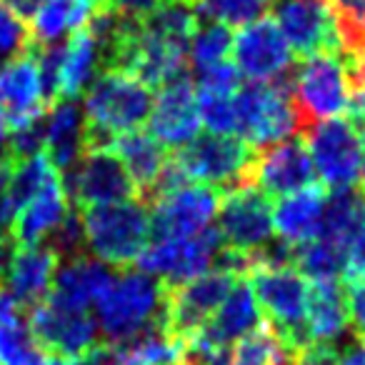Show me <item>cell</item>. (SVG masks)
I'll list each match as a JSON object with an SVG mask.
<instances>
[{"label":"cell","instance_id":"obj_1","mask_svg":"<svg viewBox=\"0 0 365 365\" xmlns=\"http://www.w3.org/2000/svg\"><path fill=\"white\" fill-rule=\"evenodd\" d=\"M188 180L215 190L220 198L255 188V170H258V148L245 143L238 135H205L193 138L173 153Z\"/></svg>","mask_w":365,"mask_h":365},{"label":"cell","instance_id":"obj_2","mask_svg":"<svg viewBox=\"0 0 365 365\" xmlns=\"http://www.w3.org/2000/svg\"><path fill=\"white\" fill-rule=\"evenodd\" d=\"M88 250L115 270H130L150 245V210L140 200L78 210Z\"/></svg>","mask_w":365,"mask_h":365},{"label":"cell","instance_id":"obj_3","mask_svg":"<svg viewBox=\"0 0 365 365\" xmlns=\"http://www.w3.org/2000/svg\"><path fill=\"white\" fill-rule=\"evenodd\" d=\"M255 303L263 315V323L270 325L290 348L303 353L310 345L305 310H308V278L295 268H260L253 265L245 275Z\"/></svg>","mask_w":365,"mask_h":365},{"label":"cell","instance_id":"obj_4","mask_svg":"<svg viewBox=\"0 0 365 365\" xmlns=\"http://www.w3.org/2000/svg\"><path fill=\"white\" fill-rule=\"evenodd\" d=\"M295 135L305 138L318 123L330 120L348 106V76L340 56H313L295 66L288 93Z\"/></svg>","mask_w":365,"mask_h":365},{"label":"cell","instance_id":"obj_5","mask_svg":"<svg viewBox=\"0 0 365 365\" xmlns=\"http://www.w3.org/2000/svg\"><path fill=\"white\" fill-rule=\"evenodd\" d=\"M163 318V288L140 270H120L113 288L98 303V328L106 343L120 345Z\"/></svg>","mask_w":365,"mask_h":365},{"label":"cell","instance_id":"obj_6","mask_svg":"<svg viewBox=\"0 0 365 365\" xmlns=\"http://www.w3.org/2000/svg\"><path fill=\"white\" fill-rule=\"evenodd\" d=\"M238 280L240 278L235 273L215 268L180 285H170V288L160 285L163 330L185 348V343H190L203 330V325L228 298V293Z\"/></svg>","mask_w":365,"mask_h":365},{"label":"cell","instance_id":"obj_7","mask_svg":"<svg viewBox=\"0 0 365 365\" xmlns=\"http://www.w3.org/2000/svg\"><path fill=\"white\" fill-rule=\"evenodd\" d=\"M150 110L153 91L123 73H101L86 93V120L110 135L140 130Z\"/></svg>","mask_w":365,"mask_h":365},{"label":"cell","instance_id":"obj_8","mask_svg":"<svg viewBox=\"0 0 365 365\" xmlns=\"http://www.w3.org/2000/svg\"><path fill=\"white\" fill-rule=\"evenodd\" d=\"M61 182L76 210L140 200L125 165L110 148L83 153L81 165L63 173Z\"/></svg>","mask_w":365,"mask_h":365},{"label":"cell","instance_id":"obj_9","mask_svg":"<svg viewBox=\"0 0 365 365\" xmlns=\"http://www.w3.org/2000/svg\"><path fill=\"white\" fill-rule=\"evenodd\" d=\"M273 21L290 53L300 61L340 56V38L330 0H273Z\"/></svg>","mask_w":365,"mask_h":365},{"label":"cell","instance_id":"obj_10","mask_svg":"<svg viewBox=\"0 0 365 365\" xmlns=\"http://www.w3.org/2000/svg\"><path fill=\"white\" fill-rule=\"evenodd\" d=\"M28 333L43 355H58L68 360H83L98 340V320L91 310H68L43 300L26 315Z\"/></svg>","mask_w":365,"mask_h":365},{"label":"cell","instance_id":"obj_11","mask_svg":"<svg viewBox=\"0 0 365 365\" xmlns=\"http://www.w3.org/2000/svg\"><path fill=\"white\" fill-rule=\"evenodd\" d=\"M223 248L218 228H205L200 233L182 240H163L150 243L145 253L138 260V270L150 278H155L160 285H180L185 280H193L198 275L208 273L210 263H215V255Z\"/></svg>","mask_w":365,"mask_h":365},{"label":"cell","instance_id":"obj_12","mask_svg":"<svg viewBox=\"0 0 365 365\" xmlns=\"http://www.w3.org/2000/svg\"><path fill=\"white\" fill-rule=\"evenodd\" d=\"M235 130L253 148H265L295 135V118L288 98L275 93L270 83H240L233 96Z\"/></svg>","mask_w":365,"mask_h":365},{"label":"cell","instance_id":"obj_13","mask_svg":"<svg viewBox=\"0 0 365 365\" xmlns=\"http://www.w3.org/2000/svg\"><path fill=\"white\" fill-rule=\"evenodd\" d=\"M303 140L325 188H355L363 165V140L348 120L318 123Z\"/></svg>","mask_w":365,"mask_h":365},{"label":"cell","instance_id":"obj_14","mask_svg":"<svg viewBox=\"0 0 365 365\" xmlns=\"http://www.w3.org/2000/svg\"><path fill=\"white\" fill-rule=\"evenodd\" d=\"M218 233L223 248L238 255H250L273 240V208L270 198L258 188H245L220 198Z\"/></svg>","mask_w":365,"mask_h":365},{"label":"cell","instance_id":"obj_15","mask_svg":"<svg viewBox=\"0 0 365 365\" xmlns=\"http://www.w3.org/2000/svg\"><path fill=\"white\" fill-rule=\"evenodd\" d=\"M220 208V195L215 190L188 182L158 200L150 210V243L182 240L208 228Z\"/></svg>","mask_w":365,"mask_h":365},{"label":"cell","instance_id":"obj_16","mask_svg":"<svg viewBox=\"0 0 365 365\" xmlns=\"http://www.w3.org/2000/svg\"><path fill=\"white\" fill-rule=\"evenodd\" d=\"M230 58L240 76L258 83L273 81L293 66V53L275 26L273 16H265L240 28L233 38Z\"/></svg>","mask_w":365,"mask_h":365},{"label":"cell","instance_id":"obj_17","mask_svg":"<svg viewBox=\"0 0 365 365\" xmlns=\"http://www.w3.org/2000/svg\"><path fill=\"white\" fill-rule=\"evenodd\" d=\"M315 182H320L318 173H315L308 145L300 135L258 148L255 188L263 190L270 200L293 195L298 190L315 185Z\"/></svg>","mask_w":365,"mask_h":365},{"label":"cell","instance_id":"obj_18","mask_svg":"<svg viewBox=\"0 0 365 365\" xmlns=\"http://www.w3.org/2000/svg\"><path fill=\"white\" fill-rule=\"evenodd\" d=\"M148 133L170 150L195 138L200 130L198 101H195L193 76H180L160 88L148 118Z\"/></svg>","mask_w":365,"mask_h":365},{"label":"cell","instance_id":"obj_19","mask_svg":"<svg viewBox=\"0 0 365 365\" xmlns=\"http://www.w3.org/2000/svg\"><path fill=\"white\" fill-rule=\"evenodd\" d=\"M118 278V270L110 265L93 260L88 255L76 260H66L58 265L51 293L46 300L68 310H91L108 295Z\"/></svg>","mask_w":365,"mask_h":365},{"label":"cell","instance_id":"obj_20","mask_svg":"<svg viewBox=\"0 0 365 365\" xmlns=\"http://www.w3.org/2000/svg\"><path fill=\"white\" fill-rule=\"evenodd\" d=\"M48 110L51 108L43 106L41 78L31 48V53L8 61L0 71V113L6 115L11 130H16Z\"/></svg>","mask_w":365,"mask_h":365},{"label":"cell","instance_id":"obj_21","mask_svg":"<svg viewBox=\"0 0 365 365\" xmlns=\"http://www.w3.org/2000/svg\"><path fill=\"white\" fill-rule=\"evenodd\" d=\"M58 265H61V260L46 243L26 245V248L18 245L6 293L16 300L23 315H28L36 305H41L48 298Z\"/></svg>","mask_w":365,"mask_h":365},{"label":"cell","instance_id":"obj_22","mask_svg":"<svg viewBox=\"0 0 365 365\" xmlns=\"http://www.w3.org/2000/svg\"><path fill=\"white\" fill-rule=\"evenodd\" d=\"M260 323H263V315H260V308L255 303L250 283L240 278L228 293V298L220 303V308L210 315V320L193 340L215 345V348H233L243 335L255 330Z\"/></svg>","mask_w":365,"mask_h":365},{"label":"cell","instance_id":"obj_23","mask_svg":"<svg viewBox=\"0 0 365 365\" xmlns=\"http://www.w3.org/2000/svg\"><path fill=\"white\" fill-rule=\"evenodd\" d=\"M71 210L68 203L66 188H63L61 175H53L51 180L43 185V190L26 205L18 210L16 218L11 223V235L21 248L26 245H41L48 240V235L63 223V218Z\"/></svg>","mask_w":365,"mask_h":365},{"label":"cell","instance_id":"obj_24","mask_svg":"<svg viewBox=\"0 0 365 365\" xmlns=\"http://www.w3.org/2000/svg\"><path fill=\"white\" fill-rule=\"evenodd\" d=\"M325 200H328V188L323 182H315L310 188L280 198L273 208V230L278 233V238L293 245H303L318 238Z\"/></svg>","mask_w":365,"mask_h":365},{"label":"cell","instance_id":"obj_25","mask_svg":"<svg viewBox=\"0 0 365 365\" xmlns=\"http://www.w3.org/2000/svg\"><path fill=\"white\" fill-rule=\"evenodd\" d=\"M110 150L123 160L133 185L138 188V198H140V203H145L155 180L160 178L163 168L170 160V150L163 143H158L150 133L143 130H130L123 133V135H115Z\"/></svg>","mask_w":365,"mask_h":365},{"label":"cell","instance_id":"obj_26","mask_svg":"<svg viewBox=\"0 0 365 365\" xmlns=\"http://www.w3.org/2000/svg\"><path fill=\"white\" fill-rule=\"evenodd\" d=\"M348 323L350 318L343 280H323V283L310 285L308 310H305L310 345L338 343V338L345 333Z\"/></svg>","mask_w":365,"mask_h":365},{"label":"cell","instance_id":"obj_27","mask_svg":"<svg viewBox=\"0 0 365 365\" xmlns=\"http://www.w3.org/2000/svg\"><path fill=\"white\" fill-rule=\"evenodd\" d=\"M83 125H86V113L76 101H58L48 110V135L43 155L61 175L76 165L78 158H83Z\"/></svg>","mask_w":365,"mask_h":365},{"label":"cell","instance_id":"obj_28","mask_svg":"<svg viewBox=\"0 0 365 365\" xmlns=\"http://www.w3.org/2000/svg\"><path fill=\"white\" fill-rule=\"evenodd\" d=\"M101 73V56L86 26L73 31L66 41V58L61 71V101H76L86 96L91 83Z\"/></svg>","mask_w":365,"mask_h":365},{"label":"cell","instance_id":"obj_29","mask_svg":"<svg viewBox=\"0 0 365 365\" xmlns=\"http://www.w3.org/2000/svg\"><path fill=\"white\" fill-rule=\"evenodd\" d=\"M93 11L91 0H46L43 8L31 21L33 43H56L63 38V33L78 31L86 26L88 16Z\"/></svg>","mask_w":365,"mask_h":365},{"label":"cell","instance_id":"obj_30","mask_svg":"<svg viewBox=\"0 0 365 365\" xmlns=\"http://www.w3.org/2000/svg\"><path fill=\"white\" fill-rule=\"evenodd\" d=\"M363 200H365V195L360 193V188L333 190V195H328V200H325L318 238L340 245V248L348 253L350 235H353L355 223H358Z\"/></svg>","mask_w":365,"mask_h":365},{"label":"cell","instance_id":"obj_31","mask_svg":"<svg viewBox=\"0 0 365 365\" xmlns=\"http://www.w3.org/2000/svg\"><path fill=\"white\" fill-rule=\"evenodd\" d=\"M345 260H348V253L340 245L320 238L298 245L295 250V270L313 283L340 280V275L345 273Z\"/></svg>","mask_w":365,"mask_h":365},{"label":"cell","instance_id":"obj_32","mask_svg":"<svg viewBox=\"0 0 365 365\" xmlns=\"http://www.w3.org/2000/svg\"><path fill=\"white\" fill-rule=\"evenodd\" d=\"M56 173L58 170L48 163V158L43 155V153L13 165L11 178H8V203H11L13 218H16L18 210H23L38 193H41L43 185H46ZM58 175H61V173H58Z\"/></svg>","mask_w":365,"mask_h":365},{"label":"cell","instance_id":"obj_33","mask_svg":"<svg viewBox=\"0 0 365 365\" xmlns=\"http://www.w3.org/2000/svg\"><path fill=\"white\" fill-rule=\"evenodd\" d=\"M273 0H193L200 23H220L228 28H245L268 16Z\"/></svg>","mask_w":365,"mask_h":365},{"label":"cell","instance_id":"obj_34","mask_svg":"<svg viewBox=\"0 0 365 365\" xmlns=\"http://www.w3.org/2000/svg\"><path fill=\"white\" fill-rule=\"evenodd\" d=\"M233 48V33L228 26L220 23H200L198 31L190 38L188 48V63H190V76L200 73L205 68H213L218 63H225Z\"/></svg>","mask_w":365,"mask_h":365},{"label":"cell","instance_id":"obj_35","mask_svg":"<svg viewBox=\"0 0 365 365\" xmlns=\"http://www.w3.org/2000/svg\"><path fill=\"white\" fill-rule=\"evenodd\" d=\"M233 96H235V93H233ZM233 96H228V93L198 91V88H195L200 125L208 128L213 135H233V133H235Z\"/></svg>","mask_w":365,"mask_h":365},{"label":"cell","instance_id":"obj_36","mask_svg":"<svg viewBox=\"0 0 365 365\" xmlns=\"http://www.w3.org/2000/svg\"><path fill=\"white\" fill-rule=\"evenodd\" d=\"M46 245L58 255L61 263L66 260H76V258H83L86 255V230H83V220H81V213L76 208L68 210V215L63 218V223L48 235Z\"/></svg>","mask_w":365,"mask_h":365},{"label":"cell","instance_id":"obj_37","mask_svg":"<svg viewBox=\"0 0 365 365\" xmlns=\"http://www.w3.org/2000/svg\"><path fill=\"white\" fill-rule=\"evenodd\" d=\"M41 358L26 323L0 328V365H33Z\"/></svg>","mask_w":365,"mask_h":365},{"label":"cell","instance_id":"obj_38","mask_svg":"<svg viewBox=\"0 0 365 365\" xmlns=\"http://www.w3.org/2000/svg\"><path fill=\"white\" fill-rule=\"evenodd\" d=\"M31 48H33L31 28L18 16H13L6 3L0 0V61L8 63L13 58H21L26 53H31Z\"/></svg>","mask_w":365,"mask_h":365},{"label":"cell","instance_id":"obj_39","mask_svg":"<svg viewBox=\"0 0 365 365\" xmlns=\"http://www.w3.org/2000/svg\"><path fill=\"white\" fill-rule=\"evenodd\" d=\"M198 78V91H213V93H228L233 96L240 88V73L235 71L233 63H218L213 68H205L200 73H193Z\"/></svg>","mask_w":365,"mask_h":365},{"label":"cell","instance_id":"obj_40","mask_svg":"<svg viewBox=\"0 0 365 365\" xmlns=\"http://www.w3.org/2000/svg\"><path fill=\"white\" fill-rule=\"evenodd\" d=\"M365 275V200L363 208H360L358 223H355V230L350 235L348 243V260H345V283L355 278H363Z\"/></svg>","mask_w":365,"mask_h":365},{"label":"cell","instance_id":"obj_41","mask_svg":"<svg viewBox=\"0 0 365 365\" xmlns=\"http://www.w3.org/2000/svg\"><path fill=\"white\" fill-rule=\"evenodd\" d=\"M345 300H348V318L353 323V333L358 340L365 338V275L345 283Z\"/></svg>","mask_w":365,"mask_h":365},{"label":"cell","instance_id":"obj_42","mask_svg":"<svg viewBox=\"0 0 365 365\" xmlns=\"http://www.w3.org/2000/svg\"><path fill=\"white\" fill-rule=\"evenodd\" d=\"M343 363V353L338 350V343L333 345H308L300 355L298 365H340Z\"/></svg>","mask_w":365,"mask_h":365},{"label":"cell","instance_id":"obj_43","mask_svg":"<svg viewBox=\"0 0 365 365\" xmlns=\"http://www.w3.org/2000/svg\"><path fill=\"white\" fill-rule=\"evenodd\" d=\"M16 253H18V243L11 235V228L0 230V290H6L8 285V275H11V265Z\"/></svg>","mask_w":365,"mask_h":365},{"label":"cell","instance_id":"obj_44","mask_svg":"<svg viewBox=\"0 0 365 365\" xmlns=\"http://www.w3.org/2000/svg\"><path fill=\"white\" fill-rule=\"evenodd\" d=\"M23 318H26V315L18 308L16 300H13L6 290H0V328H11V325L26 323Z\"/></svg>","mask_w":365,"mask_h":365},{"label":"cell","instance_id":"obj_45","mask_svg":"<svg viewBox=\"0 0 365 365\" xmlns=\"http://www.w3.org/2000/svg\"><path fill=\"white\" fill-rule=\"evenodd\" d=\"M363 140V165H360V178H358V182H360V193L365 195V135L360 138Z\"/></svg>","mask_w":365,"mask_h":365},{"label":"cell","instance_id":"obj_46","mask_svg":"<svg viewBox=\"0 0 365 365\" xmlns=\"http://www.w3.org/2000/svg\"><path fill=\"white\" fill-rule=\"evenodd\" d=\"M360 345H363V353H365V338H363V340H360Z\"/></svg>","mask_w":365,"mask_h":365},{"label":"cell","instance_id":"obj_47","mask_svg":"<svg viewBox=\"0 0 365 365\" xmlns=\"http://www.w3.org/2000/svg\"><path fill=\"white\" fill-rule=\"evenodd\" d=\"M173 365H182V363H173Z\"/></svg>","mask_w":365,"mask_h":365},{"label":"cell","instance_id":"obj_48","mask_svg":"<svg viewBox=\"0 0 365 365\" xmlns=\"http://www.w3.org/2000/svg\"><path fill=\"white\" fill-rule=\"evenodd\" d=\"M188 3H193V0H188Z\"/></svg>","mask_w":365,"mask_h":365}]
</instances>
